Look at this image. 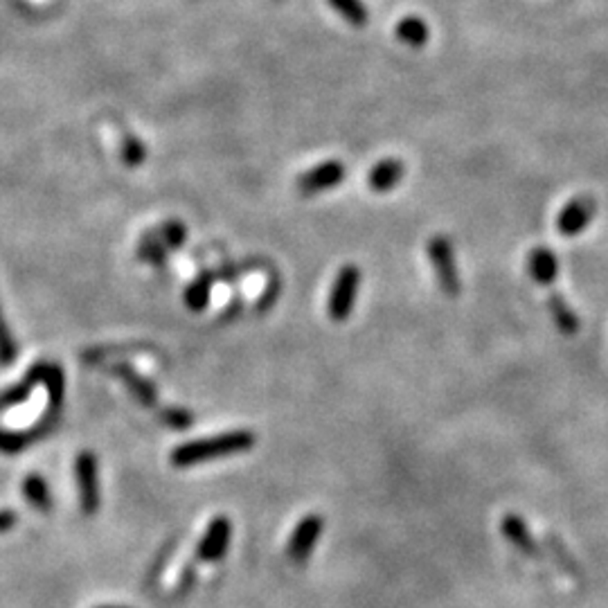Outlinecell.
<instances>
[{"label":"cell","mask_w":608,"mask_h":608,"mask_svg":"<svg viewBox=\"0 0 608 608\" xmlns=\"http://www.w3.org/2000/svg\"><path fill=\"white\" fill-rule=\"evenodd\" d=\"M255 447V435L251 431H230L224 435H214V438L194 440L185 442L171 451V464L178 469L196 466L201 462L217 460V457L237 456V453H248Z\"/></svg>","instance_id":"6da1fadb"},{"label":"cell","mask_w":608,"mask_h":608,"mask_svg":"<svg viewBox=\"0 0 608 608\" xmlns=\"http://www.w3.org/2000/svg\"><path fill=\"white\" fill-rule=\"evenodd\" d=\"M358 284H361V271H358L354 264H347L341 268L336 282H333L332 295H329L327 311L336 323L345 320L347 316L352 314L354 302H357Z\"/></svg>","instance_id":"7a4b0ae2"},{"label":"cell","mask_w":608,"mask_h":608,"mask_svg":"<svg viewBox=\"0 0 608 608\" xmlns=\"http://www.w3.org/2000/svg\"><path fill=\"white\" fill-rule=\"evenodd\" d=\"M77 487H79V505L86 516L100 509V471L97 457L91 451H81L75 460Z\"/></svg>","instance_id":"3957f363"},{"label":"cell","mask_w":608,"mask_h":608,"mask_svg":"<svg viewBox=\"0 0 608 608\" xmlns=\"http://www.w3.org/2000/svg\"><path fill=\"white\" fill-rule=\"evenodd\" d=\"M428 257L435 268L440 286L447 295L460 293V275H457L456 255H453V246L447 237H432L428 242Z\"/></svg>","instance_id":"277c9868"},{"label":"cell","mask_w":608,"mask_h":608,"mask_svg":"<svg viewBox=\"0 0 608 608\" xmlns=\"http://www.w3.org/2000/svg\"><path fill=\"white\" fill-rule=\"evenodd\" d=\"M323 516L320 514H307V516L295 525L293 534L286 546V555L295 561V563H304L314 552L316 543H318L320 534H323Z\"/></svg>","instance_id":"5b68a950"},{"label":"cell","mask_w":608,"mask_h":608,"mask_svg":"<svg viewBox=\"0 0 608 608\" xmlns=\"http://www.w3.org/2000/svg\"><path fill=\"white\" fill-rule=\"evenodd\" d=\"M230 538H233V525L228 516H214L196 546V555L201 561H221L228 552Z\"/></svg>","instance_id":"8992f818"},{"label":"cell","mask_w":608,"mask_h":608,"mask_svg":"<svg viewBox=\"0 0 608 608\" xmlns=\"http://www.w3.org/2000/svg\"><path fill=\"white\" fill-rule=\"evenodd\" d=\"M595 217V201L590 196H577L556 217V230L563 237H577Z\"/></svg>","instance_id":"52a82bcc"},{"label":"cell","mask_w":608,"mask_h":608,"mask_svg":"<svg viewBox=\"0 0 608 608\" xmlns=\"http://www.w3.org/2000/svg\"><path fill=\"white\" fill-rule=\"evenodd\" d=\"M342 178H345V167H342V162L329 160L314 167V169L304 171L302 177L298 178V190L302 192L304 196L318 194V192L336 187Z\"/></svg>","instance_id":"ba28073f"},{"label":"cell","mask_w":608,"mask_h":608,"mask_svg":"<svg viewBox=\"0 0 608 608\" xmlns=\"http://www.w3.org/2000/svg\"><path fill=\"white\" fill-rule=\"evenodd\" d=\"M45 372H48V363H37V366L25 374V379L21 381V383L12 385L5 392H0V410H7L16 404H23L29 397V392L34 390V385H37L38 381L45 379Z\"/></svg>","instance_id":"9c48e42d"},{"label":"cell","mask_w":608,"mask_h":608,"mask_svg":"<svg viewBox=\"0 0 608 608\" xmlns=\"http://www.w3.org/2000/svg\"><path fill=\"white\" fill-rule=\"evenodd\" d=\"M113 372H115V376H119V379L127 383V388L131 390V395H134L140 404L156 406L158 392H156V385H153L152 381L140 376L134 367H128V366H115Z\"/></svg>","instance_id":"30bf717a"},{"label":"cell","mask_w":608,"mask_h":608,"mask_svg":"<svg viewBox=\"0 0 608 608\" xmlns=\"http://www.w3.org/2000/svg\"><path fill=\"white\" fill-rule=\"evenodd\" d=\"M530 273H532V277L538 284H552L556 280V275H559V262H556L555 252L543 246L534 248L530 252Z\"/></svg>","instance_id":"8fae6325"},{"label":"cell","mask_w":608,"mask_h":608,"mask_svg":"<svg viewBox=\"0 0 608 608\" xmlns=\"http://www.w3.org/2000/svg\"><path fill=\"white\" fill-rule=\"evenodd\" d=\"M547 309H550L552 320H555L556 329L566 336H575L579 332V318L572 311V307L568 304V300L559 293H552L547 298Z\"/></svg>","instance_id":"7c38bea8"},{"label":"cell","mask_w":608,"mask_h":608,"mask_svg":"<svg viewBox=\"0 0 608 608\" xmlns=\"http://www.w3.org/2000/svg\"><path fill=\"white\" fill-rule=\"evenodd\" d=\"M404 162L395 160V158H388V160H381L379 165H374V169L370 171V187L374 192H388L397 185V183L404 178Z\"/></svg>","instance_id":"4fadbf2b"},{"label":"cell","mask_w":608,"mask_h":608,"mask_svg":"<svg viewBox=\"0 0 608 608\" xmlns=\"http://www.w3.org/2000/svg\"><path fill=\"white\" fill-rule=\"evenodd\" d=\"M500 530H503L505 538H507L512 546H516L518 550L525 552V555H532L534 552V538L530 534V528L525 525V521L516 514H507L500 523Z\"/></svg>","instance_id":"5bb4252c"},{"label":"cell","mask_w":608,"mask_h":608,"mask_svg":"<svg viewBox=\"0 0 608 608\" xmlns=\"http://www.w3.org/2000/svg\"><path fill=\"white\" fill-rule=\"evenodd\" d=\"M23 494L28 503L38 512H50L53 509V494H50V487L43 475L29 473L23 481Z\"/></svg>","instance_id":"9a60e30c"},{"label":"cell","mask_w":608,"mask_h":608,"mask_svg":"<svg viewBox=\"0 0 608 608\" xmlns=\"http://www.w3.org/2000/svg\"><path fill=\"white\" fill-rule=\"evenodd\" d=\"M395 32L397 38L401 43H406V45H410V48H422V45H426L428 37H431L428 25L422 19H417V16H408V19L399 21Z\"/></svg>","instance_id":"2e32d148"},{"label":"cell","mask_w":608,"mask_h":608,"mask_svg":"<svg viewBox=\"0 0 608 608\" xmlns=\"http://www.w3.org/2000/svg\"><path fill=\"white\" fill-rule=\"evenodd\" d=\"M212 282L214 277L210 273H203L201 277H196L185 291V304L192 311H203L210 302V293H212Z\"/></svg>","instance_id":"e0dca14e"},{"label":"cell","mask_w":608,"mask_h":608,"mask_svg":"<svg viewBox=\"0 0 608 608\" xmlns=\"http://www.w3.org/2000/svg\"><path fill=\"white\" fill-rule=\"evenodd\" d=\"M329 5L347 21V23L357 25H366L370 21V14H367V7L363 5L361 0H329Z\"/></svg>","instance_id":"ac0fdd59"},{"label":"cell","mask_w":608,"mask_h":608,"mask_svg":"<svg viewBox=\"0 0 608 608\" xmlns=\"http://www.w3.org/2000/svg\"><path fill=\"white\" fill-rule=\"evenodd\" d=\"M34 440H38L34 431L16 432V431H3V428H0V453H5V456H16V453L25 451Z\"/></svg>","instance_id":"d6986e66"},{"label":"cell","mask_w":608,"mask_h":608,"mask_svg":"<svg viewBox=\"0 0 608 608\" xmlns=\"http://www.w3.org/2000/svg\"><path fill=\"white\" fill-rule=\"evenodd\" d=\"M138 257L143 259V262L153 264V267H162V264H165L167 248H165V243L160 242V237H158V233L144 234L138 248Z\"/></svg>","instance_id":"ffe728a7"},{"label":"cell","mask_w":608,"mask_h":608,"mask_svg":"<svg viewBox=\"0 0 608 608\" xmlns=\"http://www.w3.org/2000/svg\"><path fill=\"white\" fill-rule=\"evenodd\" d=\"M158 237L165 243V248H178L185 243L187 228L181 221H167V224H162L160 230H158Z\"/></svg>","instance_id":"44dd1931"},{"label":"cell","mask_w":608,"mask_h":608,"mask_svg":"<svg viewBox=\"0 0 608 608\" xmlns=\"http://www.w3.org/2000/svg\"><path fill=\"white\" fill-rule=\"evenodd\" d=\"M147 158V149L136 136H127L122 140V160L127 167H140Z\"/></svg>","instance_id":"7402d4cb"},{"label":"cell","mask_w":608,"mask_h":608,"mask_svg":"<svg viewBox=\"0 0 608 608\" xmlns=\"http://www.w3.org/2000/svg\"><path fill=\"white\" fill-rule=\"evenodd\" d=\"M16 358V342L7 329L3 311H0V366H10Z\"/></svg>","instance_id":"603a6c76"},{"label":"cell","mask_w":608,"mask_h":608,"mask_svg":"<svg viewBox=\"0 0 608 608\" xmlns=\"http://www.w3.org/2000/svg\"><path fill=\"white\" fill-rule=\"evenodd\" d=\"M160 419L174 431H185V428L192 426L194 422V415L185 408H165L160 413Z\"/></svg>","instance_id":"cb8c5ba5"},{"label":"cell","mask_w":608,"mask_h":608,"mask_svg":"<svg viewBox=\"0 0 608 608\" xmlns=\"http://www.w3.org/2000/svg\"><path fill=\"white\" fill-rule=\"evenodd\" d=\"M16 521H19V518H16V514L12 512V509H3V512H0V532H10L16 525Z\"/></svg>","instance_id":"d4e9b609"},{"label":"cell","mask_w":608,"mask_h":608,"mask_svg":"<svg viewBox=\"0 0 608 608\" xmlns=\"http://www.w3.org/2000/svg\"><path fill=\"white\" fill-rule=\"evenodd\" d=\"M97 608H128V606H97Z\"/></svg>","instance_id":"484cf974"}]
</instances>
